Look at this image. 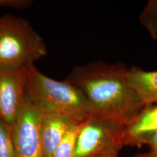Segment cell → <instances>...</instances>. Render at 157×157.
<instances>
[{
	"label": "cell",
	"mask_w": 157,
	"mask_h": 157,
	"mask_svg": "<svg viewBox=\"0 0 157 157\" xmlns=\"http://www.w3.org/2000/svg\"><path fill=\"white\" fill-rule=\"evenodd\" d=\"M126 78L144 105L157 102V70L148 71L137 66L128 68Z\"/></svg>",
	"instance_id": "9c48e42d"
},
{
	"label": "cell",
	"mask_w": 157,
	"mask_h": 157,
	"mask_svg": "<svg viewBox=\"0 0 157 157\" xmlns=\"http://www.w3.org/2000/svg\"><path fill=\"white\" fill-rule=\"evenodd\" d=\"M100 157H118L117 156H100Z\"/></svg>",
	"instance_id": "9a60e30c"
},
{
	"label": "cell",
	"mask_w": 157,
	"mask_h": 157,
	"mask_svg": "<svg viewBox=\"0 0 157 157\" xmlns=\"http://www.w3.org/2000/svg\"><path fill=\"white\" fill-rule=\"evenodd\" d=\"M42 112L25 95L10 127L15 157H44L41 139Z\"/></svg>",
	"instance_id": "5b68a950"
},
{
	"label": "cell",
	"mask_w": 157,
	"mask_h": 157,
	"mask_svg": "<svg viewBox=\"0 0 157 157\" xmlns=\"http://www.w3.org/2000/svg\"><path fill=\"white\" fill-rule=\"evenodd\" d=\"M127 126L119 121L92 115L82 121L74 157L117 156L126 146Z\"/></svg>",
	"instance_id": "277c9868"
},
{
	"label": "cell",
	"mask_w": 157,
	"mask_h": 157,
	"mask_svg": "<svg viewBox=\"0 0 157 157\" xmlns=\"http://www.w3.org/2000/svg\"><path fill=\"white\" fill-rule=\"evenodd\" d=\"M157 132V102L145 105L141 112L127 127L126 146H138L150 135Z\"/></svg>",
	"instance_id": "ba28073f"
},
{
	"label": "cell",
	"mask_w": 157,
	"mask_h": 157,
	"mask_svg": "<svg viewBox=\"0 0 157 157\" xmlns=\"http://www.w3.org/2000/svg\"><path fill=\"white\" fill-rule=\"evenodd\" d=\"M47 54L44 40L29 21L9 14L0 17V68L28 69Z\"/></svg>",
	"instance_id": "3957f363"
},
{
	"label": "cell",
	"mask_w": 157,
	"mask_h": 157,
	"mask_svg": "<svg viewBox=\"0 0 157 157\" xmlns=\"http://www.w3.org/2000/svg\"><path fill=\"white\" fill-rule=\"evenodd\" d=\"M76 121L67 117L43 113L41 120V139L44 157H52L63 137Z\"/></svg>",
	"instance_id": "52a82bcc"
},
{
	"label": "cell",
	"mask_w": 157,
	"mask_h": 157,
	"mask_svg": "<svg viewBox=\"0 0 157 157\" xmlns=\"http://www.w3.org/2000/svg\"><path fill=\"white\" fill-rule=\"evenodd\" d=\"M146 144L149 147L148 152L143 154L146 157H157V132L154 133L143 141V145Z\"/></svg>",
	"instance_id": "5bb4252c"
},
{
	"label": "cell",
	"mask_w": 157,
	"mask_h": 157,
	"mask_svg": "<svg viewBox=\"0 0 157 157\" xmlns=\"http://www.w3.org/2000/svg\"><path fill=\"white\" fill-rule=\"evenodd\" d=\"M139 20L153 39L157 40V0H150L141 12Z\"/></svg>",
	"instance_id": "8fae6325"
},
{
	"label": "cell",
	"mask_w": 157,
	"mask_h": 157,
	"mask_svg": "<svg viewBox=\"0 0 157 157\" xmlns=\"http://www.w3.org/2000/svg\"><path fill=\"white\" fill-rule=\"evenodd\" d=\"M136 157H146V156H143V154H140V155H138V156H137Z\"/></svg>",
	"instance_id": "2e32d148"
},
{
	"label": "cell",
	"mask_w": 157,
	"mask_h": 157,
	"mask_svg": "<svg viewBox=\"0 0 157 157\" xmlns=\"http://www.w3.org/2000/svg\"><path fill=\"white\" fill-rule=\"evenodd\" d=\"M0 157H15L10 127L0 119Z\"/></svg>",
	"instance_id": "7c38bea8"
},
{
	"label": "cell",
	"mask_w": 157,
	"mask_h": 157,
	"mask_svg": "<svg viewBox=\"0 0 157 157\" xmlns=\"http://www.w3.org/2000/svg\"><path fill=\"white\" fill-rule=\"evenodd\" d=\"M31 0H0V7L15 10H25L32 5Z\"/></svg>",
	"instance_id": "4fadbf2b"
},
{
	"label": "cell",
	"mask_w": 157,
	"mask_h": 157,
	"mask_svg": "<svg viewBox=\"0 0 157 157\" xmlns=\"http://www.w3.org/2000/svg\"><path fill=\"white\" fill-rule=\"evenodd\" d=\"M25 95L43 113L65 116L83 121L94 115L83 93L68 80L60 82L40 72L35 66L28 68Z\"/></svg>",
	"instance_id": "7a4b0ae2"
},
{
	"label": "cell",
	"mask_w": 157,
	"mask_h": 157,
	"mask_svg": "<svg viewBox=\"0 0 157 157\" xmlns=\"http://www.w3.org/2000/svg\"><path fill=\"white\" fill-rule=\"evenodd\" d=\"M82 124V121L74 123L68 129L55 151L52 157H74Z\"/></svg>",
	"instance_id": "30bf717a"
},
{
	"label": "cell",
	"mask_w": 157,
	"mask_h": 157,
	"mask_svg": "<svg viewBox=\"0 0 157 157\" xmlns=\"http://www.w3.org/2000/svg\"><path fill=\"white\" fill-rule=\"evenodd\" d=\"M27 71L0 68V119L10 127L24 100Z\"/></svg>",
	"instance_id": "8992f818"
},
{
	"label": "cell",
	"mask_w": 157,
	"mask_h": 157,
	"mask_svg": "<svg viewBox=\"0 0 157 157\" xmlns=\"http://www.w3.org/2000/svg\"><path fill=\"white\" fill-rule=\"evenodd\" d=\"M127 69L121 63L91 62L74 68L66 80L83 93L94 115L127 127L145 105L127 82Z\"/></svg>",
	"instance_id": "6da1fadb"
}]
</instances>
